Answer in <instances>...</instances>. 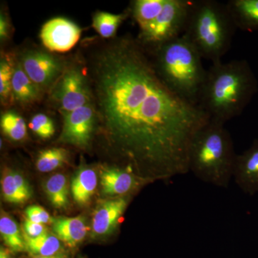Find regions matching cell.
<instances>
[{"label": "cell", "mask_w": 258, "mask_h": 258, "mask_svg": "<svg viewBox=\"0 0 258 258\" xmlns=\"http://www.w3.org/2000/svg\"><path fill=\"white\" fill-rule=\"evenodd\" d=\"M85 69L107 147L125 167L150 182L189 172L190 145L210 117L168 88L137 39L95 49Z\"/></svg>", "instance_id": "cell-1"}, {"label": "cell", "mask_w": 258, "mask_h": 258, "mask_svg": "<svg viewBox=\"0 0 258 258\" xmlns=\"http://www.w3.org/2000/svg\"><path fill=\"white\" fill-rule=\"evenodd\" d=\"M257 78L246 60L212 63L198 106L210 119L225 124L243 113L257 92Z\"/></svg>", "instance_id": "cell-2"}, {"label": "cell", "mask_w": 258, "mask_h": 258, "mask_svg": "<svg viewBox=\"0 0 258 258\" xmlns=\"http://www.w3.org/2000/svg\"><path fill=\"white\" fill-rule=\"evenodd\" d=\"M237 155L225 124L210 119L190 145L189 172L203 182L227 189L233 179Z\"/></svg>", "instance_id": "cell-3"}, {"label": "cell", "mask_w": 258, "mask_h": 258, "mask_svg": "<svg viewBox=\"0 0 258 258\" xmlns=\"http://www.w3.org/2000/svg\"><path fill=\"white\" fill-rule=\"evenodd\" d=\"M154 67L170 91L185 101L198 105L207 70L203 57L191 42L181 35L154 51Z\"/></svg>", "instance_id": "cell-4"}, {"label": "cell", "mask_w": 258, "mask_h": 258, "mask_svg": "<svg viewBox=\"0 0 258 258\" xmlns=\"http://www.w3.org/2000/svg\"><path fill=\"white\" fill-rule=\"evenodd\" d=\"M237 29L226 3L195 0L184 35L203 58L215 63L230 50Z\"/></svg>", "instance_id": "cell-5"}, {"label": "cell", "mask_w": 258, "mask_h": 258, "mask_svg": "<svg viewBox=\"0 0 258 258\" xmlns=\"http://www.w3.org/2000/svg\"><path fill=\"white\" fill-rule=\"evenodd\" d=\"M195 0H166L157 18L140 31L137 40L149 53L184 35Z\"/></svg>", "instance_id": "cell-6"}, {"label": "cell", "mask_w": 258, "mask_h": 258, "mask_svg": "<svg viewBox=\"0 0 258 258\" xmlns=\"http://www.w3.org/2000/svg\"><path fill=\"white\" fill-rule=\"evenodd\" d=\"M84 71L85 69L72 66L64 69L57 81L52 96L62 114L93 103L91 88Z\"/></svg>", "instance_id": "cell-7"}, {"label": "cell", "mask_w": 258, "mask_h": 258, "mask_svg": "<svg viewBox=\"0 0 258 258\" xmlns=\"http://www.w3.org/2000/svg\"><path fill=\"white\" fill-rule=\"evenodd\" d=\"M19 61L28 77L42 91L50 88L64 71L60 59L42 50L25 51Z\"/></svg>", "instance_id": "cell-8"}, {"label": "cell", "mask_w": 258, "mask_h": 258, "mask_svg": "<svg viewBox=\"0 0 258 258\" xmlns=\"http://www.w3.org/2000/svg\"><path fill=\"white\" fill-rule=\"evenodd\" d=\"M62 115L63 126L59 142L83 149L89 147L97 122L93 103Z\"/></svg>", "instance_id": "cell-9"}, {"label": "cell", "mask_w": 258, "mask_h": 258, "mask_svg": "<svg viewBox=\"0 0 258 258\" xmlns=\"http://www.w3.org/2000/svg\"><path fill=\"white\" fill-rule=\"evenodd\" d=\"M81 29L67 19L57 18L44 24L40 31V40L44 46L52 52H64L72 49L79 42Z\"/></svg>", "instance_id": "cell-10"}, {"label": "cell", "mask_w": 258, "mask_h": 258, "mask_svg": "<svg viewBox=\"0 0 258 258\" xmlns=\"http://www.w3.org/2000/svg\"><path fill=\"white\" fill-rule=\"evenodd\" d=\"M130 199L131 196L115 197L102 200L98 204L91 223L93 237H106L114 232L126 210Z\"/></svg>", "instance_id": "cell-11"}, {"label": "cell", "mask_w": 258, "mask_h": 258, "mask_svg": "<svg viewBox=\"0 0 258 258\" xmlns=\"http://www.w3.org/2000/svg\"><path fill=\"white\" fill-rule=\"evenodd\" d=\"M100 175L103 195L115 198L131 196L150 183L125 166L104 168Z\"/></svg>", "instance_id": "cell-12"}, {"label": "cell", "mask_w": 258, "mask_h": 258, "mask_svg": "<svg viewBox=\"0 0 258 258\" xmlns=\"http://www.w3.org/2000/svg\"><path fill=\"white\" fill-rule=\"evenodd\" d=\"M233 179L245 195L254 196L258 193V138L248 149L237 154Z\"/></svg>", "instance_id": "cell-13"}, {"label": "cell", "mask_w": 258, "mask_h": 258, "mask_svg": "<svg viewBox=\"0 0 258 258\" xmlns=\"http://www.w3.org/2000/svg\"><path fill=\"white\" fill-rule=\"evenodd\" d=\"M54 235L70 247L81 243L88 233V226L84 217H61L52 220Z\"/></svg>", "instance_id": "cell-14"}, {"label": "cell", "mask_w": 258, "mask_h": 258, "mask_svg": "<svg viewBox=\"0 0 258 258\" xmlns=\"http://www.w3.org/2000/svg\"><path fill=\"white\" fill-rule=\"evenodd\" d=\"M12 86L14 101L22 106H30L41 98L42 91L28 77L20 61L13 66Z\"/></svg>", "instance_id": "cell-15"}, {"label": "cell", "mask_w": 258, "mask_h": 258, "mask_svg": "<svg viewBox=\"0 0 258 258\" xmlns=\"http://www.w3.org/2000/svg\"><path fill=\"white\" fill-rule=\"evenodd\" d=\"M237 29L258 30V0H230L227 3Z\"/></svg>", "instance_id": "cell-16"}, {"label": "cell", "mask_w": 258, "mask_h": 258, "mask_svg": "<svg viewBox=\"0 0 258 258\" xmlns=\"http://www.w3.org/2000/svg\"><path fill=\"white\" fill-rule=\"evenodd\" d=\"M98 177L96 171L88 166L80 168L71 181V193L74 201L85 205L91 200L96 191Z\"/></svg>", "instance_id": "cell-17"}, {"label": "cell", "mask_w": 258, "mask_h": 258, "mask_svg": "<svg viewBox=\"0 0 258 258\" xmlns=\"http://www.w3.org/2000/svg\"><path fill=\"white\" fill-rule=\"evenodd\" d=\"M23 237L25 249L32 256L49 257L64 252L62 242L48 232L37 237H30L23 233Z\"/></svg>", "instance_id": "cell-18"}, {"label": "cell", "mask_w": 258, "mask_h": 258, "mask_svg": "<svg viewBox=\"0 0 258 258\" xmlns=\"http://www.w3.org/2000/svg\"><path fill=\"white\" fill-rule=\"evenodd\" d=\"M165 3L166 0H136L132 3L131 14L139 25L140 31L157 18Z\"/></svg>", "instance_id": "cell-19"}, {"label": "cell", "mask_w": 258, "mask_h": 258, "mask_svg": "<svg viewBox=\"0 0 258 258\" xmlns=\"http://www.w3.org/2000/svg\"><path fill=\"white\" fill-rule=\"evenodd\" d=\"M45 194L51 204L57 209L67 208L69 205L67 178L57 173L50 176L44 186Z\"/></svg>", "instance_id": "cell-20"}, {"label": "cell", "mask_w": 258, "mask_h": 258, "mask_svg": "<svg viewBox=\"0 0 258 258\" xmlns=\"http://www.w3.org/2000/svg\"><path fill=\"white\" fill-rule=\"evenodd\" d=\"M0 233L4 243L12 252L26 251L23 234L16 222L9 215L2 214L0 217Z\"/></svg>", "instance_id": "cell-21"}, {"label": "cell", "mask_w": 258, "mask_h": 258, "mask_svg": "<svg viewBox=\"0 0 258 258\" xmlns=\"http://www.w3.org/2000/svg\"><path fill=\"white\" fill-rule=\"evenodd\" d=\"M127 13L111 14L106 12H98L93 15L92 26L103 38L114 36L120 24L127 18Z\"/></svg>", "instance_id": "cell-22"}, {"label": "cell", "mask_w": 258, "mask_h": 258, "mask_svg": "<svg viewBox=\"0 0 258 258\" xmlns=\"http://www.w3.org/2000/svg\"><path fill=\"white\" fill-rule=\"evenodd\" d=\"M13 66L10 55H2L0 61V98L2 104L4 106H10L14 102L13 93Z\"/></svg>", "instance_id": "cell-23"}, {"label": "cell", "mask_w": 258, "mask_h": 258, "mask_svg": "<svg viewBox=\"0 0 258 258\" xmlns=\"http://www.w3.org/2000/svg\"><path fill=\"white\" fill-rule=\"evenodd\" d=\"M1 128L5 136L14 142L27 137V125L23 117L14 111H7L1 117Z\"/></svg>", "instance_id": "cell-24"}, {"label": "cell", "mask_w": 258, "mask_h": 258, "mask_svg": "<svg viewBox=\"0 0 258 258\" xmlns=\"http://www.w3.org/2000/svg\"><path fill=\"white\" fill-rule=\"evenodd\" d=\"M67 151L62 148H51L38 154L36 167L40 172H50L63 165L68 160Z\"/></svg>", "instance_id": "cell-25"}, {"label": "cell", "mask_w": 258, "mask_h": 258, "mask_svg": "<svg viewBox=\"0 0 258 258\" xmlns=\"http://www.w3.org/2000/svg\"><path fill=\"white\" fill-rule=\"evenodd\" d=\"M1 184L3 198L5 201L15 205L26 203L27 200L19 191L15 184L13 171L11 169H6L4 171Z\"/></svg>", "instance_id": "cell-26"}, {"label": "cell", "mask_w": 258, "mask_h": 258, "mask_svg": "<svg viewBox=\"0 0 258 258\" xmlns=\"http://www.w3.org/2000/svg\"><path fill=\"white\" fill-rule=\"evenodd\" d=\"M29 125L32 132L41 139H50L55 134L53 121L50 117L43 113H37L34 115Z\"/></svg>", "instance_id": "cell-27"}, {"label": "cell", "mask_w": 258, "mask_h": 258, "mask_svg": "<svg viewBox=\"0 0 258 258\" xmlns=\"http://www.w3.org/2000/svg\"><path fill=\"white\" fill-rule=\"evenodd\" d=\"M23 233L30 237H37L47 233V231L43 224L35 223L28 219H25L23 222Z\"/></svg>", "instance_id": "cell-28"}, {"label": "cell", "mask_w": 258, "mask_h": 258, "mask_svg": "<svg viewBox=\"0 0 258 258\" xmlns=\"http://www.w3.org/2000/svg\"><path fill=\"white\" fill-rule=\"evenodd\" d=\"M13 176H14L15 184L18 186L19 191L23 195L25 200L28 201L32 195L31 186H30L24 176L18 171H13Z\"/></svg>", "instance_id": "cell-29"}, {"label": "cell", "mask_w": 258, "mask_h": 258, "mask_svg": "<svg viewBox=\"0 0 258 258\" xmlns=\"http://www.w3.org/2000/svg\"><path fill=\"white\" fill-rule=\"evenodd\" d=\"M25 214H26L27 219L30 221L35 222V223L42 224L41 218L37 211L36 205L28 207L25 210Z\"/></svg>", "instance_id": "cell-30"}, {"label": "cell", "mask_w": 258, "mask_h": 258, "mask_svg": "<svg viewBox=\"0 0 258 258\" xmlns=\"http://www.w3.org/2000/svg\"><path fill=\"white\" fill-rule=\"evenodd\" d=\"M9 35V23L4 15H0V37L2 40L8 38Z\"/></svg>", "instance_id": "cell-31"}, {"label": "cell", "mask_w": 258, "mask_h": 258, "mask_svg": "<svg viewBox=\"0 0 258 258\" xmlns=\"http://www.w3.org/2000/svg\"><path fill=\"white\" fill-rule=\"evenodd\" d=\"M10 251L9 249L1 247V249H0V258H11Z\"/></svg>", "instance_id": "cell-32"}, {"label": "cell", "mask_w": 258, "mask_h": 258, "mask_svg": "<svg viewBox=\"0 0 258 258\" xmlns=\"http://www.w3.org/2000/svg\"><path fill=\"white\" fill-rule=\"evenodd\" d=\"M32 258H69L68 254L66 252L56 254L54 256H49V257H42V256H32Z\"/></svg>", "instance_id": "cell-33"}, {"label": "cell", "mask_w": 258, "mask_h": 258, "mask_svg": "<svg viewBox=\"0 0 258 258\" xmlns=\"http://www.w3.org/2000/svg\"><path fill=\"white\" fill-rule=\"evenodd\" d=\"M79 258H83V257H81V256H80V257H79Z\"/></svg>", "instance_id": "cell-34"}]
</instances>
